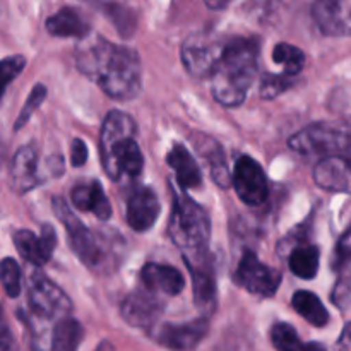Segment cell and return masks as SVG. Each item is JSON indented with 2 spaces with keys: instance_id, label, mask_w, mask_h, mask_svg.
<instances>
[{
  "instance_id": "36",
  "label": "cell",
  "mask_w": 351,
  "mask_h": 351,
  "mask_svg": "<svg viewBox=\"0 0 351 351\" xmlns=\"http://www.w3.org/2000/svg\"><path fill=\"white\" fill-rule=\"evenodd\" d=\"M12 348H14L12 335H10L9 328H7L2 315H0V351H12Z\"/></svg>"
},
{
  "instance_id": "35",
  "label": "cell",
  "mask_w": 351,
  "mask_h": 351,
  "mask_svg": "<svg viewBox=\"0 0 351 351\" xmlns=\"http://www.w3.org/2000/svg\"><path fill=\"white\" fill-rule=\"evenodd\" d=\"M71 161L72 167H82V165L88 161V147H86L84 141L81 139H74L71 147Z\"/></svg>"
},
{
  "instance_id": "12",
  "label": "cell",
  "mask_w": 351,
  "mask_h": 351,
  "mask_svg": "<svg viewBox=\"0 0 351 351\" xmlns=\"http://www.w3.org/2000/svg\"><path fill=\"white\" fill-rule=\"evenodd\" d=\"M312 16L328 36H351V0H315Z\"/></svg>"
},
{
  "instance_id": "16",
  "label": "cell",
  "mask_w": 351,
  "mask_h": 351,
  "mask_svg": "<svg viewBox=\"0 0 351 351\" xmlns=\"http://www.w3.org/2000/svg\"><path fill=\"white\" fill-rule=\"evenodd\" d=\"M141 280H143L146 290L168 295V297L182 293V290L185 288L184 274L177 267L165 266V264H146L141 271Z\"/></svg>"
},
{
  "instance_id": "1",
  "label": "cell",
  "mask_w": 351,
  "mask_h": 351,
  "mask_svg": "<svg viewBox=\"0 0 351 351\" xmlns=\"http://www.w3.org/2000/svg\"><path fill=\"white\" fill-rule=\"evenodd\" d=\"M75 64L84 75L117 101H129L143 88V69L136 50L110 43L101 36H84L75 48Z\"/></svg>"
},
{
  "instance_id": "30",
  "label": "cell",
  "mask_w": 351,
  "mask_h": 351,
  "mask_svg": "<svg viewBox=\"0 0 351 351\" xmlns=\"http://www.w3.org/2000/svg\"><path fill=\"white\" fill-rule=\"evenodd\" d=\"M24 67H26V58L23 55H12L0 60V96L3 95L7 86L23 72Z\"/></svg>"
},
{
  "instance_id": "29",
  "label": "cell",
  "mask_w": 351,
  "mask_h": 351,
  "mask_svg": "<svg viewBox=\"0 0 351 351\" xmlns=\"http://www.w3.org/2000/svg\"><path fill=\"white\" fill-rule=\"evenodd\" d=\"M295 77L288 74H264L261 79L259 93L264 99H273L293 86Z\"/></svg>"
},
{
  "instance_id": "8",
  "label": "cell",
  "mask_w": 351,
  "mask_h": 351,
  "mask_svg": "<svg viewBox=\"0 0 351 351\" xmlns=\"http://www.w3.org/2000/svg\"><path fill=\"white\" fill-rule=\"evenodd\" d=\"M53 206V211L57 215V218L60 219L62 225L65 226L69 233V239H71V245L74 249V252L77 254L79 259L89 267H96L103 261L101 249H99L98 242L93 237V233L86 228L84 223L77 218V216L72 213V209L69 208L67 202L62 197H55L51 201Z\"/></svg>"
},
{
  "instance_id": "9",
  "label": "cell",
  "mask_w": 351,
  "mask_h": 351,
  "mask_svg": "<svg viewBox=\"0 0 351 351\" xmlns=\"http://www.w3.org/2000/svg\"><path fill=\"white\" fill-rule=\"evenodd\" d=\"M235 281L249 293L273 297L281 285V273L261 263L252 250H245L237 267Z\"/></svg>"
},
{
  "instance_id": "17",
  "label": "cell",
  "mask_w": 351,
  "mask_h": 351,
  "mask_svg": "<svg viewBox=\"0 0 351 351\" xmlns=\"http://www.w3.org/2000/svg\"><path fill=\"white\" fill-rule=\"evenodd\" d=\"M40 184L38 178V154L34 147L24 146L14 154L10 165V187L17 194H26Z\"/></svg>"
},
{
  "instance_id": "19",
  "label": "cell",
  "mask_w": 351,
  "mask_h": 351,
  "mask_svg": "<svg viewBox=\"0 0 351 351\" xmlns=\"http://www.w3.org/2000/svg\"><path fill=\"white\" fill-rule=\"evenodd\" d=\"M168 165L175 171L178 187L187 191V189H195L202 184L201 168L195 163L192 154L185 149L182 144H175L167 158Z\"/></svg>"
},
{
  "instance_id": "14",
  "label": "cell",
  "mask_w": 351,
  "mask_h": 351,
  "mask_svg": "<svg viewBox=\"0 0 351 351\" xmlns=\"http://www.w3.org/2000/svg\"><path fill=\"white\" fill-rule=\"evenodd\" d=\"M122 317L134 328H151L163 312V304L151 290L134 291L122 302Z\"/></svg>"
},
{
  "instance_id": "10",
  "label": "cell",
  "mask_w": 351,
  "mask_h": 351,
  "mask_svg": "<svg viewBox=\"0 0 351 351\" xmlns=\"http://www.w3.org/2000/svg\"><path fill=\"white\" fill-rule=\"evenodd\" d=\"M232 184L237 195L249 206L263 204L269 194L266 173L261 165L250 156H240L237 160Z\"/></svg>"
},
{
  "instance_id": "34",
  "label": "cell",
  "mask_w": 351,
  "mask_h": 351,
  "mask_svg": "<svg viewBox=\"0 0 351 351\" xmlns=\"http://www.w3.org/2000/svg\"><path fill=\"white\" fill-rule=\"evenodd\" d=\"M38 237H40L41 249H43L45 256H47L48 261H50V257L53 256L55 247H57V233H55L53 226L45 225L43 228H41V233Z\"/></svg>"
},
{
  "instance_id": "24",
  "label": "cell",
  "mask_w": 351,
  "mask_h": 351,
  "mask_svg": "<svg viewBox=\"0 0 351 351\" xmlns=\"http://www.w3.org/2000/svg\"><path fill=\"white\" fill-rule=\"evenodd\" d=\"M271 341L278 351H328L321 343H304L298 338L297 331L285 322L273 326Z\"/></svg>"
},
{
  "instance_id": "28",
  "label": "cell",
  "mask_w": 351,
  "mask_h": 351,
  "mask_svg": "<svg viewBox=\"0 0 351 351\" xmlns=\"http://www.w3.org/2000/svg\"><path fill=\"white\" fill-rule=\"evenodd\" d=\"M0 283H2L7 297L17 298L21 295V288H23L21 267L12 257H5L3 261H0Z\"/></svg>"
},
{
  "instance_id": "32",
  "label": "cell",
  "mask_w": 351,
  "mask_h": 351,
  "mask_svg": "<svg viewBox=\"0 0 351 351\" xmlns=\"http://www.w3.org/2000/svg\"><path fill=\"white\" fill-rule=\"evenodd\" d=\"M351 261V225L348 226L341 239L338 240L335 249V257H332V269L341 271Z\"/></svg>"
},
{
  "instance_id": "25",
  "label": "cell",
  "mask_w": 351,
  "mask_h": 351,
  "mask_svg": "<svg viewBox=\"0 0 351 351\" xmlns=\"http://www.w3.org/2000/svg\"><path fill=\"white\" fill-rule=\"evenodd\" d=\"M290 269L302 280H312L319 271V249L315 245H300L291 252Z\"/></svg>"
},
{
  "instance_id": "6",
  "label": "cell",
  "mask_w": 351,
  "mask_h": 351,
  "mask_svg": "<svg viewBox=\"0 0 351 351\" xmlns=\"http://www.w3.org/2000/svg\"><path fill=\"white\" fill-rule=\"evenodd\" d=\"M226 38L216 34H192L182 45V62L185 71L194 77H209L225 48Z\"/></svg>"
},
{
  "instance_id": "27",
  "label": "cell",
  "mask_w": 351,
  "mask_h": 351,
  "mask_svg": "<svg viewBox=\"0 0 351 351\" xmlns=\"http://www.w3.org/2000/svg\"><path fill=\"white\" fill-rule=\"evenodd\" d=\"M273 60L283 67V74L295 77L304 71L305 53L290 43H278L273 50Z\"/></svg>"
},
{
  "instance_id": "37",
  "label": "cell",
  "mask_w": 351,
  "mask_h": 351,
  "mask_svg": "<svg viewBox=\"0 0 351 351\" xmlns=\"http://www.w3.org/2000/svg\"><path fill=\"white\" fill-rule=\"evenodd\" d=\"M338 351H351V322L345 326L338 339Z\"/></svg>"
},
{
  "instance_id": "21",
  "label": "cell",
  "mask_w": 351,
  "mask_h": 351,
  "mask_svg": "<svg viewBox=\"0 0 351 351\" xmlns=\"http://www.w3.org/2000/svg\"><path fill=\"white\" fill-rule=\"evenodd\" d=\"M192 274V290H194V302L201 311L211 312L216 304V283L209 267L189 266Z\"/></svg>"
},
{
  "instance_id": "33",
  "label": "cell",
  "mask_w": 351,
  "mask_h": 351,
  "mask_svg": "<svg viewBox=\"0 0 351 351\" xmlns=\"http://www.w3.org/2000/svg\"><path fill=\"white\" fill-rule=\"evenodd\" d=\"M331 298L332 302H335L336 307L341 308V311H348V308H351V273L345 274V276L336 283V288L335 291H332Z\"/></svg>"
},
{
  "instance_id": "4",
  "label": "cell",
  "mask_w": 351,
  "mask_h": 351,
  "mask_svg": "<svg viewBox=\"0 0 351 351\" xmlns=\"http://www.w3.org/2000/svg\"><path fill=\"white\" fill-rule=\"evenodd\" d=\"M168 230L171 240L184 254L187 266L204 264L211 237V219L204 208L185 194H177Z\"/></svg>"
},
{
  "instance_id": "3",
  "label": "cell",
  "mask_w": 351,
  "mask_h": 351,
  "mask_svg": "<svg viewBox=\"0 0 351 351\" xmlns=\"http://www.w3.org/2000/svg\"><path fill=\"white\" fill-rule=\"evenodd\" d=\"M137 127L130 115L112 110L101 127L103 167L112 180L136 178L143 171L144 156L136 141Z\"/></svg>"
},
{
  "instance_id": "23",
  "label": "cell",
  "mask_w": 351,
  "mask_h": 351,
  "mask_svg": "<svg viewBox=\"0 0 351 351\" xmlns=\"http://www.w3.org/2000/svg\"><path fill=\"white\" fill-rule=\"evenodd\" d=\"M84 329L75 319L62 317L51 335V351H77Z\"/></svg>"
},
{
  "instance_id": "2",
  "label": "cell",
  "mask_w": 351,
  "mask_h": 351,
  "mask_svg": "<svg viewBox=\"0 0 351 351\" xmlns=\"http://www.w3.org/2000/svg\"><path fill=\"white\" fill-rule=\"evenodd\" d=\"M259 43L254 38H226L211 77L213 96L219 105L237 108L247 98L257 77Z\"/></svg>"
},
{
  "instance_id": "7",
  "label": "cell",
  "mask_w": 351,
  "mask_h": 351,
  "mask_svg": "<svg viewBox=\"0 0 351 351\" xmlns=\"http://www.w3.org/2000/svg\"><path fill=\"white\" fill-rule=\"evenodd\" d=\"M27 302L34 315L48 321L67 317L72 311L71 298L40 271L31 274Z\"/></svg>"
},
{
  "instance_id": "15",
  "label": "cell",
  "mask_w": 351,
  "mask_h": 351,
  "mask_svg": "<svg viewBox=\"0 0 351 351\" xmlns=\"http://www.w3.org/2000/svg\"><path fill=\"white\" fill-rule=\"evenodd\" d=\"M160 209L158 195L149 187L137 189L127 202V223L134 232H147L156 223Z\"/></svg>"
},
{
  "instance_id": "22",
  "label": "cell",
  "mask_w": 351,
  "mask_h": 351,
  "mask_svg": "<svg viewBox=\"0 0 351 351\" xmlns=\"http://www.w3.org/2000/svg\"><path fill=\"white\" fill-rule=\"evenodd\" d=\"M291 305L295 311L302 315L307 322L315 328H324L329 322V312L321 302V298L312 291L300 290L291 298Z\"/></svg>"
},
{
  "instance_id": "5",
  "label": "cell",
  "mask_w": 351,
  "mask_h": 351,
  "mask_svg": "<svg viewBox=\"0 0 351 351\" xmlns=\"http://www.w3.org/2000/svg\"><path fill=\"white\" fill-rule=\"evenodd\" d=\"M288 146L304 156H351V120L311 123L293 134Z\"/></svg>"
},
{
  "instance_id": "31",
  "label": "cell",
  "mask_w": 351,
  "mask_h": 351,
  "mask_svg": "<svg viewBox=\"0 0 351 351\" xmlns=\"http://www.w3.org/2000/svg\"><path fill=\"white\" fill-rule=\"evenodd\" d=\"M45 98H47V88H45L43 84H36V86H34L33 91H31L29 96H27L26 103H24L23 110H21L19 117H17L16 125H14V129L19 130L21 127L26 125L27 120H29L31 115H33V113L36 112L38 108H40L41 103L45 101Z\"/></svg>"
},
{
  "instance_id": "20",
  "label": "cell",
  "mask_w": 351,
  "mask_h": 351,
  "mask_svg": "<svg viewBox=\"0 0 351 351\" xmlns=\"http://www.w3.org/2000/svg\"><path fill=\"white\" fill-rule=\"evenodd\" d=\"M47 31L51 36L58 38H84L91 33V27L86 23L84 17L77 10L65 7L60 9L57 14L50 16L47 19Z\"/></svg>"
},
{
  "instance_id": "13",
  "label": "cell",
  "mask_w": 351,
  "mask_h": 351,
  "mask_svg": "<svg viewBox=\"0 0 351 351\" xmlns=\"http://www.w3.org/2000/svg\"><path fill=\"white\" fill-rule=\"evenodd\" d=\"M314 182L322 191L351 195V158L326 156L314 167Z\"/></svg>"
},
{
  "instance_id": "38",
  "label": "cell",
  "mask_w": 351,
  "mask_h": 351,
  "mask_svg": "<svg viewBox=\"0 0 351 351\" xmlns=\"http://www.w3.org/2000/svg\"><path fill=\"white\" fill-rule=\"evenodd\" d=\"M204 2L209 9L221 10V9H225V7H228L233 0H204Z\"/></svg>"
},
{
  "instance_id": "11",
  "label": "cell",
  "mask_w": 351,
  "mask_h": 351,
  "mask_svg": "<svg viewBox=\"0 0 351 351\" xmlns=\"http://www.w3.org/2000/svg\"><path fill=\"white\" fill-rule=\"evenodd\" d=\"M209 331L208 319L201 317L184 324H161L153 329L151 336L158 345L173 351L194 350Z\"/></svg>"
},
{
  "instance_id": "26",
  "label": "cell",
  "mask_w": 351,
  "mask_h": 351,
  "mask_svg": "<svg viewBox=\"0 0 351 351\" xmlns=\"http://www.w3.org/2000/svg\"><path fill=\"white\" fill-rule=\"evenodd\" d=\"M14 245H16L21 257H24L33 266L40 267L48 263V257L45 256L43 249H41L40 237H36L29 230H17L14 233Z\"/></svg>"
},
{
  "instance_id": "18",
  "label": "cell",
  "mask_w": 351,
  "mask_h": 351,
  "mask_svg": "<svg viewBox=\"0 0 351 351\" xmlns=\"http://www.w3.org/2000/svg\"><path fill=\"white\" fill-rule=\"evenodd\" d=\"M72 202L79 211L93 213L96 218L108 219L112 216V204L103 192L99 182H89L86 185H77L72 191Z\"/></svg>"
}]
</instances>
